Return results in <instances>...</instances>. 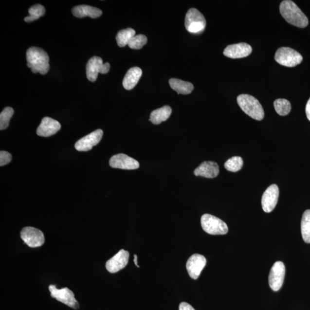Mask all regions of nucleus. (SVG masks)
<instances>
[{"label": "nucleus", "mask_w": 310, "mask_h": 310, "mask_svg": "<svg viewBox=\"0 0 310 310\" xmlns=\"http://www.w3.org/2000/svg\"><path fill=\"white\" fill-rule=\"evenodd\" d=\"M280 12L283 18L290 24L298 28H305L309 24V20L295 2L285 0L281 2Z\"/></svg>", "instance_id": "1"}, {"label": "nucleus", "mask_w": 310, "mask_h": 310, "mask_svg": "<svg viewBox=\"0 0 310 310\" xmlns=\"http://www.w3.org/2000/svg\"><path fill=\"white\" fill-rule=\"evenodd\" d=\"M27 66L33 73L45 75L50 70L49 56L41 48L31 47L26 54Z\"/></svg>", "instance_id": "2"}, {"label": "nucleus", "mask_w": 310, "mask_h": 310, "mask_svg": "<svg viewBox=\"0 0 310 310\" xmlns=\"http://www.w3.org/2000/svg\"><path fill=\"white\" fill-rule=\"evenodd\" d=\"M239 107L242 110L255 120L264 119V111L260 102L256 98L249 94H241L237 97Z\"/></svg>", "instance_id": "3"}, {"label": "nucleus", "mask_w": 310, "mask_h": 310, "mask_svg": "<svg viewBox=\"0 0 310 310\" xmlns=\"http://www.w3.org/2000/svg\"><path fill=\"white\" fill-rule=\"evenodd\" d=\"M201 226L203 231L212 235H223L228 232V227L222 220L205 214L201 217Z\"/></svg>", "instance_id": "4"}, {"label": "nucleus", "mask_w": 310, "mask_h": 310, "mask_svg": "<svg viewBox=\"0 0 310 310\" xmlns=\"http://www.w3.org/2000/svg\"><path fill=\"white\" fill-rule=\"evenodd\" d=\"M206 21L203 15L196 8H191L185 18V27L192 34H201L205 30Z\"/></svg>", "instance_id": "5"}, {"label": "nucleus", "mask_w": 310, "mask_h": 310, "mask_svg": "<svg viewBox=\"0 0 310 310\" xmlns=\"http://www.w3.org/2000/svg\"><path fill=\"white\" fill-rule=\"evenodd\" d=\"M274 59L280 65L293 68L301 63L303 56L298 51L289 47H281L278 49Z\"/></svg>", "instance_id": "6"}, {"label": "nucleus", "mask_w": 310, "mask_h": 310, "mask_svg": "<svg viewBox=\"0 0 310 310\" xmlns=\"http://www.w3.org/2000/svg\"><path fill=\"white\" fill-rule=\"evenodd\" d=\"M49 289L52 298L56 299L57 301L68 306L70 308L75 310L79 309V303L75 298L74 293L68 288L57 289L55 285H50Z\"/></svg>", "instance_id": "7"}, {"label": "nucleus", "mask_w": 310, "mask_h": 310, "mask_svg": "<svg viewBox=\"0 0 310 310\" xmlns=\"http://www.w3.org/2000/svg\"><path fill=\"white\" fill-rule=\"evenodd\" d=\"M20 237L25 244L33 248L40 247L45 242L43 233L34 227H25L21 230Z\"/></svg>", "instance_id": "8"}, {"label": "nucleus", "mask_w": 310, "mask_h": 310, "mask_svg": "<svg viewBox=\"0 0 310 310\" xmlns=\"http://www.w3.org/2000/svg\"><path fill=\"white\" fill-rule=\"evenodd\" d=\"M86 76L91 82L97 80L98 73H107L109 72L110 64L103 63V60L99 56H93L89 60L86 65Z\"/></svg>", "instance_id": "9"}, {"label": "nucleus", "mask_w": 310, "mask_h": 310, "mask_svg": "<svg viewBox=\"0 0 310 310\" xmlns=\"http://www.w3.org/2000/svg\"><path fill=\"white\" fill-rule=\"evenodd\" d=\"M285 274V265L283 262L276 261L272 267L268 277L270 287L274 292H278L282 288Z\"/></svg>", "instance_id": "10"}, {"label": "nucleus", "mask_w": 310, "mask_h": 310, "mask_svg": "<svg viewBox=\"0 0 310 310\" xmlns=\"http://www.w3.org/2000/svg\"><path fill=\"white\" fill-rule=\"evenodd\" d=\"M279 196V187L276 184L271 185L264 191L262 197L261 205L265 213L273 212L275 208Z\"/></svg>", "instance_id": "11"}, {"label": "nucleus", "mask_w": 310, "mask_h": 310, "mask_svg": "<svg viewBox=\"0 0 310 310\" xmlns=\"http://www.w3.org/2000/svg\"><path fill=\"white\" fill-rule=\"evenodd\" d=\"M103 134L102 130L97 129L82 137L75 143V149L81 152L90 151L92 147L97 146L100 142Z\"/></svg>", "instance_id": "12"}, {"label": "nucleus", "mask_w": 310, "mask_h": 310, "mask_svg": "<svg viewBox=\"0 0 310 310\" xmlns=\"http://www.w3.org/2000/svg\"><path fill=\"white\" fill-rule=\"evenodd\" d=\"M205 257L202 255L194 254L188 258L186 268L189 276L192 279L197 280L200 276L203 268L206 265Z\"/></svg>", "instance_id": "13"}, {"label": "nucleus", "mask_w": 310, "mask_h": 310, "mask_svg": "<svg viewBox=\"0 0 310 310\" xmlns=\"http://www.w3.org/2000/svg\"><path fill=\"white\" fill-rule=\"evenodd\" d=\"M109 165L111 167L114 168L127 170L138 169L140 167L138 161L123 153L113 156L110 159Z\"/></svg>", "instance_id": "14"}, {"label": "nucleus", "mask_w": 310, "mask_h": 310, "mask_svg": "<svg viewBox=\"0 0 310 310\" xmlns=\"http://www.w3.org/2000/svg\"><path fill=\"white\" fill-rule=\"evenodd\" d=\"M129 252L121 249L106 263V268L110 273L114 274L123 270L128 263Z\"/></svg>", "instance_id": "15"}, {"label": "nucleus", "mask_w": 310, "mask_h": 310, "mask_svg": "<svg viewBox=\"0 0 310 310\" xmlns=\"http://www.w3.org/2000/svg\"><path fill=\"white\" fill-rule=\"evenodd\" d=\"M252 52V48L245 43L232 44L225 48L223 55L232 59H239L245 57Z\"/></svg>", "instance_id": "16"}, {"label": "nucleus", "mask_w": 310, "mask_h": 310, "mask_svg": "<svg viewBox=\"0 0 310 310\" xmlns=\"http://www.w3.org/2000/svg\"><path fill=\"white\" fill-rule=\"evenodd\" d=\"M61 128L58 121L49 117H44L37 128V135L41 137H50L55 135Z\"/></svg>", "instance_id": "17"}, {"label": "nucleus", "mask_w": 310, "mask_h": 310, "mask_svg": "<svg viewBox=\"0 0 310 310\" xmlns=\"http://www.w3.org/2000/svg\"><path fill=\"white\" fill-rule=\"evenodd\" d=\"M219 172V166L217 163L207 161L203 162L195 169L194 175L197 177L212 179L217 177Z\"/></svg>", "instance_id": "18"}, {"label": "nucleus", "mask_w": 310, "mask_h": 310, "mask_svg": "<svg viewBox=\"0 0 310 310\" xmlns=\"http://www.w3.org/2000/svg\"><path fill=\"white\" fill-rule=\"evenodd\" d=\"M72 13L75 17L78 18L88 17L95 18L100 17L102 14L101 9L86 5L75 6L72 9Z\"/></svg>", "instance_id": "19"}, {"label": "nucleus", "mask_w": 310, "mask_h": 310, "mask_svg": "<svg viewBox=\"0 0 310 310\" xmlns=\"http://www.w3.org/2000/svg\"><path fill=\"white\" fill-rule=\"evenodd\" d=\"M142 75V70L137 67L130 69L123 80V85L126 90H132L135 87Z\"/></svg>", "instance_id": "20"}, {"label": "nucleus", "mask_w": 310, "mask_h": 310, "mask_svg": "<svg viewBox=\"0 0 310 310\" xmlns=\"http://www.w3.org/2000/svg\"><path fill=\"white\" fill-rule=\"evenodd\" d=\"M169 85L179 94H189L194 90V86L190 82L175 78L169 79Z\"/></svg>", "instance_id": "21"}, {"label": "nucleus", "mask_w": 310, "mask_h": 310, "mask_svg": "<svg viewBox=\"0 0 310 310\" xmlns=\"http://www.w3.org/2000/svg\"><path fill=\"white\" fill-rule=\"evenodd\" d=\"M172 113V109L169 106H164L153 110L150 116L149 120L155 125H158L169 119Z\"/></svg>", "instance_id": "22"}, {"label": "nucleus", "mask_w": 310, "mask_h": 310, "mask_svg": "<svg viewBox=\"0 0 310 310\" xmlns=\"http://www.w3.org/2000/svg\"><path fill=\"white\" fill-rule=\"evenodd\" d=\"M135 35L136 32L132 28H128L120 31L116 36L118 46L124 47L128 45L130 41Z\"/></svg>", "instance_id": "23"}, {"label": "nucleus", "mask_w": 310, "mask_h": 310, "mask_svg": "<svg viewBox=\"0 0 310 310\" xmlns=\"http://www.w3.org/2000/svg\"><path fill=\"white\" fill-rule=\"evenodd\" d=\"M301 232L303 240L310 243V210H307L303 213L301 221Z\"/></svg>", "instance_id": "24"}, {"label": "nucleus", "mask_w": 310, "mask_h": 310, "mask_svg": "<svg viewBox=\"0 0 310 310\" xmlns=\"http://www.w3.org/2000/svg\"><path fill=\"white\" fill-rule=\"evenodd\" d=\"M28 12L30 15L24 18V21L27 23H30L43 17L45 14L46 9L43 5L36 4L31 6L29 9Z\"/></svg>", "instance_id": "25"}, {"label": "nucleus", "mask_w": 310, "mask_h": 310, "mask_svg": "<svg viewBox=\"0 0 310 310\" xmlns=\"http://www.w3.org/2000/svg\"><path fill=\"white\" fill-rule=\"evenodd\" d=\"M274 109L280 116H287L292 109L290 102L286 99H277L274 101Z\"/></svg>", "instance_id": "26"}, {"label": "nucleus", "mask_w": 310, "mask_h": 310, "mask_svg": "<svg viewBox=\"0 0 310 310\" xmlns=\"http://www.w3.org/2000/svg\"><path fill=\"white\" fill-rule=\"evenodd\" d=\"M244 162L239 156H233L225 162V168L230 172H237L242 168Z\"/></svg>", "instance_id": "27"}, {"label": "nucleus", "mask_w": 310, "mask_h": 310, "mask_svg": "<svg viewBox=\"0 0 310 310\" xmlns=\"http://www.w3.org/2000/svg\"><path fill=\"white\" fill-rule=\"evenodd\" d=\"M14 113V110L11 107H6L0 114V129L4 130L9 126V121Z\"/></svg>", "instance_id": "28"}, {"label": "nucleus", "mask_w": 310, "mask_h": 310, "mask_svg": "<svg viewBox=\"0 0 310 310\" xmlns=\"http://www.w3.org/2000/svg\"><path fill=\"white\" fill-rule=\"evenodd\" d=\"M147 43V37L144 35H135L130 41L128 46L133 50H140L142 49Z\"/></svg>", "instance_id": "29"}, {"label": "nucleus", "mask_w": 310, "mask_h": 310, "mask_svg": "<svg viewBox=\"0 0 310 310\" xmlns=\"http://www.w3.org/2000/svg\"><path fill=\"white\" fill-rule=\"evenodd\" d=\"M12 161V155L8 152L1 151L0 152V165H5Z\"/></svg>", "instance_id": "30"}, {"label": "nucleus", "mask_w": 310, "mask_h": 310, "mask_svg": "<svg viewBox=\"0 0 310 310\" xmlns=\"http://www.w3.org/2000/svg\"><path fill=\"white\" fill-rule=\"evenodd\" d=\"M179 310H195L190 305L186 302H182L179 308Z\"/></svg>", "instance_id": "31"}, {"label": "nucleus", "mask_w": 310, "mask_h": 310, "mask_svg": "<svg viewBox=\"0 0 310 310\" xmlns=\"http://www.w3.org/2000/svg\"><path fill=\"white\" fill-rule=\"evenodd\" d=\"M306 113L307 117H308V120L310 121V98L306 105Z\"/></svg>", "instance_id": "32"}, {"label": "nucleus", "mask_w": 310, "mask_h": 310, "mask_svg": "<svg viewBox=\"0 0 310 310\" xmlns=\"http://www.w3.org/2000/svg\"><path fill=\"white\" fill-rule=\"evenodd\" d=\"M134 263H135L137 267L140 268L139 265L137 264V256L136 255H134Z\"/></svg>", "instance_id": "33"}]
</instances>
